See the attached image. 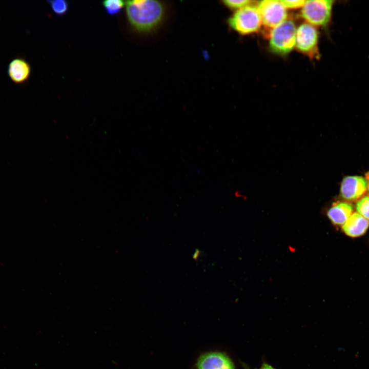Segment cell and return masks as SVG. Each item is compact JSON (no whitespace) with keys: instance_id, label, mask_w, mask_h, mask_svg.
Wrapping results in <instances>:
<instances>
[{"instance_id":"2","label":"cell","mask_w":369,"mask_h":369,"mask_svg":"<svg viewBox=\"0 0 369 369\" xmlns=\"http://www.w3.org/2000/svg\"><path fill=\"white\" fill-rule=\"evenodd\" d=\"M296 30L294 23L290 19L274 28L269 35L271 51L281 55L290 53L295 46Z\"/></svg>"},{"instance_id":"13","label":"cell","mask_w":369,"mask_h":369,"mask_svg":"<svg viewBox=\"0 0 369 369\" xmlns=\"http://www.w3.org/2000/svg\"><path fill=\"white\" fill-rule=\"evenodd\" d=\"M52 11L57 15H63L68 10V3L65 0L48 1Z\"/></svg>"},{"instance_id":"9","label":"cell","mask_w":369,"mask_h":369,"mask_svg":"<svg viewBox=\"0 0 369 369\" xmlns=\"http://www.w3.org/2000/svg\"><path fill=\"white\" fill-rule=\"evenodd\" d=\"M31 67L24 58L17 57L9 64L8 74L12 82L16 84H23L26 82L31 74Z\"/></svg>"},{"instance_id":"14","label":"cell","mask_w":369,"mask_h":369,"mask_svg":"<svg viewBox=\"0 0 369 369\" xmlns=\"http://www.w3.org/2000/svg\"><path fill=\"white\" fill-rule=\"evenodd\" d=\"M357 213L369 221V196L360 199L356 203Z\"/></svg>"},{"instance_id":"6","label":"cell","mask_w":369,"mask_h":369,"mask_svg":"<svg viewBox=\"0 0 369 369\" xmlns=\"http://www.w3.org/2000/svg\"><path fill=\"white\" fill-rule=\"evenodd\" d=\"M318 33L315 27L309 24H301L296 30L295 46L301 52L310 57H317Z\"/></svg>"},{"instance_id":"3","label":"cell","mask_w":369,"mask_h":369,"mask_svg":"<svg viewBox=\"0 0 369 369\" xmlns=\"http://www.w3.org/2000/svg\"><path fill=\"white\" fill-rule=\"evenodd\" d=\"M230 27L242 35L257 32L262 20L257 6L250 5L236 11L228 19Z\"/></svg>"},{"instance_id":"17","label":"cell","mask_w":369,"mask_h":369,"mask_svg":"<svg viewBox=\"0 0 369 369\" xmlns=\"http://www.w3.org/2000/svg\"><path fill=\"white\" fill-rule=\"evenodd\" d=\"M259 369H275V368L273 367L272 366L269 365L268 364L264 363L262 364V365Z\"/></svg>"},{"instance_id":"4","label":"cell","mask_w":369,"mask_h":369,"mask_svg":"<svg viewBox=\"0 0 369 369\" xmlns=\"http://www.w3.org/2000/svg\"><path fill=\"white\" fill-rule=\"evenodd\" d=\"M333 2L331 0L305 1L301 16L313 26H325L330 20Z\"/></svg>"},{"instance_id":"10","label":"cell","mask_w":369,"mask_h":369,"mask_svg":"<svg viewBox=\"0 0 369 369\" xmlns=\"http://www.w3.org/2000/svg\"><path fill=\"white\" fill-rule=\"evenodd\" d=\"M353 206L347 202L337 201L333 203L327 212L329 219L334 225L342 226L351 216Z\"/></svg>"},{"instance_id":"1","label":"cell","mask_w":369,"mask_h":369,"mask_svg":"<svg viewBox=\"0 0 369 369\" xmlns=\"http://www.w3.org/2000/svg\"><path fill=\"white\" fill-rule=\"evenodd\" d=\"M126 13L131 27L136 31L149 33L163 22L166 8L160 1L134 0L126 2Z\"/></svg>"},{"instance_id":"18","label":"cell","mask_w":369,"mask_h":369,"mask_svg":"<svg viewBox=\"0 0 369 369\" xmlns=\"http://www.w3.org/2000/svg\"><path fill=\"white\" fill-rule=\"evenodd\" d=\"M365 179L367 181V189L369 192V172L365 174Z\"/></svg>"},{"instance_id":"12","label":"cell","mask_w":369,"mask_h":369,"mask_svg":"<svg viewBox=\"0 0 369 369\" xmlns=\"http://www.w3.org/2000/svg\"><path fill=\"white\" fill-rule=\"evenodd\" d=\"M126 2L121 0H107L102 2L103 7L108 14L115 15L125 6Z\"/></svg>"},{"instance_id":"16","label":"cell","mask_w":369,"mask_h":369,"mask_svg":"<svg viewBox=\"0 0 369 369\" xmlns=\"http://www.w3.org/2000/svg\"><path fill=\"white\" fill-rule=\"evenodd\" d=\"M305 1L303 0L280 1V2L286 8L289 9H297L302 7L305 3Z\"/></svg>"},{"instance_id":"15","label":"cell","mask_w":369,"mask_h":369,"mask_svg":"<svg viewBox=\"0 0 369 369\" xmlns=\"http://www.w3.org/2000/svg\"><path fill=\"white\" fill-rule=\"evenodd\" d=\"M252 2V1L248 0H224L222 1V4L227 8L236 10L251 5Z\"/></svg>"},{"instance_id":"7","label":"cell","mask_w":369,"mask_h":369,"mask_svg":"<svg viewBox=\"0 0 369 369\" xmlns=\"http://www.w3.org/2000/svg\"><path fill=\"white\" fill-rule=\"evenodd\" d=\"M367 190V181L362 176H350L344 177L341 183V197L349 201L359 199Z\"/></svg>"},{"instance_id":"11","label":"cell","mask_w":369,"mask_h":369,"mask_svg":"<svg viewBox=\"0 0 369 369\" xmlns=\"http://www.w3.org/2000/svg\"><path fill=\"white\" fill-rule=\"evenodd\" d=\"M369 227V221L357 213H354L342 226L346 235L357 237L363 235Z\"/></svg>"},{"instance_id":"8","label":"cell","mask_w":369,"mask_h":369,"mask_svg":"<svg viewBox=\"0 0 369 369\" xmlns=\"http://www.w3.org/2000/svg\"><path fill=\"white\" fill-rule=\"evenodd\" d=\"M197 369H235L230 358L220 352H209L202 355L198 359Z\"/></svg>"},{"instance_id":"5","label":"cell","mask_w":369,"mask_h":369,"mask_svg":"<svg viewBox=\"0 0 369 369\" xmlns=\"http://www.w3.org/2000/svg\"><path fill=\"white\" fill-rule=\"evenodd\" d=\"M257 7L261 16L262 24L266 32H270V34L274 28L286 20L287 11L280 1H261L258 2Z\"/></svg>"}]
</instances>
